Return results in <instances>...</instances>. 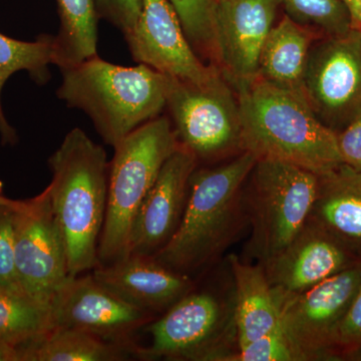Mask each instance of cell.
<instances>
[{
  "label": "cell",
  "mask_w": 361,
  "mask_h": 361,
  "mask_svg": "<svg viewBox=\"0 0 361 361\" xmlns=\"http://www.w3.org/2000/svg\"><path fill=\"white\" fill-rule=\"evenodd\" d=\"M0 361H20L18 348L0 342Z\"/></svg>",
  "instance_id": "cell-33"
},
{
  "label": "cell",
  "mask_w": 361,
  "mask_h": 361,
  "mask_svg": "<svg viewBox=\"0 0 361 361\" xmlns=\"http://www.w3.org/2000/svg\"><path fill=\"white\" fill-rule=\"evenodd\" d=\"M337 142L344 165L361 173V111L337 133Z\"/></svg>",
  "instance_id": "cell-31"
},
{
  "label": "cell",
  "mask_w": 361,
  "mask_h": 361,
  "mask_svg": "<svg viewBox=\"0 0 361 361\" xmlns=\"http://www.w3.org/2000/svg\"><path fill=\"white\" fill-rule=\"evenodd\" d=\"M47 186L65 239L71 276L99 266V245L108 204L110 163L103 147L82 129L66 134L49 160Z\"/></svg>",
  "instance_id": "cell-3"
},
{
  "label": "cell",
  "mask_w": 361,
  "mask_h": 361,
  "mask_svg": "<svg viewBox=\"0 0 361 361\" xmlns=\"http://www.w3.org/2000/svg\"><path fill=\"white\" fill-rule=\"evenodd\" d=\"M151 344L137 346L142 360L233 361L237 353L235 294L192 290L149 327Z\"/></svg>",
  "instance_id": "cell-7"
},
{
  "label": "cell",
  "mask_w": 361,
  "mask_h": 361,
  "mask_svg": "<svg viewBox=\"0 0 361 361\" xmlns=\"http://www.w3.org/2000/svg\"><path fill=\"white\" fill-rule=\"evenodd\" d=\"M92 274L126 303L152 314L166 312L195 288L191 277L169 269L153 257L135 254L97 266Z\"/></svg>",
  "instance_id": "cell-17"
},
{
  "label": "cell",
  "mask_w": 361,
  "mask_h": 361,
  "mask_svg": "<svg viewBox=\"0 0 361 361\" xmlns=\"http://www.w3.org/2000/svg\"><path fill=\"white\" fill-rule=\"evenodd\" d=\"M59 99L90 116L106 144L116 147L167 104L171 78L146 65H114L99 56L61 70Z\"/></svg>",
  "instance_id": "cell-4"
},
{
  "label": "cell",
  "mask_w": 361,
  "mask_h": 361,
  "mask_svg": "<svg viewBox=\"0 0 361 361\" xmlns=\"http://www.w3.org/2000/svg\"><path fill=\"white\" fill-rule=\"evenodd\" d=\"M61 26L54 37V65L61 70L97 56L96 0H58Z\"/></svg>",
  "instance_id": "cell-22"
},
{
  "label": "cell",
  "mask_w": 361,
  "mask_h": 361,
  "mask_svg": "<svg viewBox=\"0 0 361 361\" xmlns=\"http://www.w3.org/2000/svg\"><path fill=\"white\" fill-rule=\"evenodd\" d=\"M243 151L318 176L344 165L337 134L316 116L302 90L258 77L236 87Z\"/></svg>",
  "instance_id": "cell-1"
},
{
  "label": "cell",
  "mask_w": 361,
  "mask_h": 361,
  "mask_svg": "<svg viewBox=\"0 0 361 361\" xmlns=\"http://www.w3.org/2000/svg\"><path fill=\"white\" fill-rule=\"evenodd\" d=\"M51 311L54 329H80L121 343H134L130 337L154 315L126 303L92 274L68 278L54 296Z\"/></svg>",
  "instance_id": "cell-13"
},
{
  "label": "cell",
  "mask_w": 361,
  "mask_h": 361,
  "mask_svg": "<svg viewBox=\"0 0 361 361\" xmlns=\"http://www.w3.org/2000/svg\"><path fill=\"white\" fill-rule=\"evenodd\" d=\"M235 294L237 349L249 342L282 331L276 293L261 264L236 255L228 257Z\"/></svg>",
  "instance_id": "cell-18"
},
{
  "label": "cell",
  "mask_w": 361,
  "mask_h": 361,
  "mask_svg": "<svg viewBox=\"0 0 361 361\" xmlns=\"http://www.w3.org/2000/svg\"><path fill=\"white\" fill-rule=\"evenodd\" d=\"M0 129H1L2 133H4L6 137H8V135L11 134V130L9 129L8 123H6L4 113H2L1 103H0Z\"/></svg>",
  "instance_id": "cell-34"
},
{
  "label": "cell",
  "mask_w": 361,
  "mask_h": 361,
  "mask_svg": "<svg viewBox=\"0 0 361 361\" xmlns=\"http://www.w3.org/2000/svg\"><path fill=\"white\" fill-rule=\"evenodd\" d=\"M261 265L275 290L297 294L355 264L341 240L308 220L283 251Z\"/></svg>",
  "instance_id": "cell-16"
},
{
  "label": "cell",
  "mask_w": 361,
  "mask_h": 361,
  "mask_svg": "<svg viewBox=\"0 0 361 361\" xmlns=\"http://www.w3.org/2000/svg\"><path fill=\"white\" fill-rule=\"evenodd\" d=\"M14 252L21 290L35 302L51 307L71 275L65 239L47 188L16 207Z\"/></svg>",
  "instance_id": "cell-10"
},
{
  "label": "cell",
  "mask_w": 361,
  "mask_h": 361,
  "mask_svg": "<svg viewBox=\"0 0 361 361\" xmlns=\"http://www.w3.org/2000/svg\"><path fill=\"white\" fill-rule=\"evenodd\" d=\"M287 16L298 25L322 30L327 37L353 30L350 14L342 0H280Z\"/></svg>",
  "instance_id": "cell-25"
},
{
  "label": "cell",
  "mask_w": 361,
  "mask_h": 361,
  "mask_svg": "<svg viewBox=\"0 0 361 361\" xmlns=\"http://www.w3.org/2000/svg\"><path fill=\"white\" fill-rule=\"evenodd\" d=\"M52 329L51 307L0 288V342L18 348Z\"/></svg>",
  "instance_id": "cell-23"
},
{
  "label": "cell",
  "mask_w": 361,
  "mask_h": 361,
  "mask_svg": "<svg viewBox=\"0 0 361 361\" xmlns=\"http://www.w3.org/2000/svg\"><path fill=\"white\" fill-rule=\"evenodd\" d=\"M310 220L341 242L361 241V173L342 165L319 176Z\"/></svg>",
  "instance_id": "cell-19"
},
{
  "label": "cell",
  "mask_w": 361,
  "mask_h": 361,
  "mask_svg": "<svg viewBox=\"0 0 361 361\" xmlns=\"http://www.w3.org/2000/svg\"><path fill=\"white\" fill-rule=\"evenodd\" d=\"M337 353H361V283L334 334L331 356Z\"/></svg>",
  "instance_id": "cell-29"
},
{
  "label": "cell",
  "mask_w": 361,
  "mask_h": 361,
  "mask_svg": "<svg viewBox=\"0 0 361 361\" xmlns=\"http://www.w3.org/2000/svg\"><path fill=\"white\" fill-rule=\"evenodd\" d=\"M361 283V265L332 275L307 290L284 294L275 290L281 330L297 361L331 356L334 334Z\"/></svg>",
  "instance_id": "cell-9"
},
{
  "label": "cell",
  "mask_w": 361,
  "mask_h": 361,
  "mask_svg": "<svg viewBox=\"0 0 361 361\" xmlns=\"http://www.w3.org/2000/svg\"><path fill=\"white\" fill-rule=\"evenodd\" d=\"M314 32L289 16L273 25L266 37L259 61L258 77L273 84L302 90L308 54Z\"/></svg>",
  "instance_id": "cell-20"
},
{
  "label": "cell",
  "mask_w": 361,
  "mask_h": 361,
  "mask_svg": "<svg viewBox=\"0 0 361 361\" xmlns=\"http://www.w3.org/2000/svg\"><path fill=\"white\" fill-rule=\"evenodd\" d=\"M166 108L178 141L198 161L243 152L238 99L221 73L206 84L171 78Z\"/></svg>",
  "instance_id": "cell-8"
},
{
  "label": "cell",
  "mask_w": 361,
  "mask_h": 361,
  "mask_svg": "<svg viewBox=\"0 0 361 361\" xmlns=\"http://www.w3.org/2000/svg\"><path fill=\"white\" fill-rule=\"evenodd\" d=\"M179 16L188 40L198 56H215L217 0H169Z\"/></svg>",
  "instance_id": "cell-26"
},
{
  "label": "cell",
  "mask_w": 361,
  "mask_h": 361,
  "mask_svg": "<svg viewBox=\"0 0 361 361\" xmlns=\"http://www.w3.org/2000/svg\"><path fill=\"white\" fill-rule=\"evenodd\" d=\"M137 348L80 329L54 327L18 348L20 361H122L135 356Z\"/></svg>",
  "instance_id": "cell-21"
},
{
  "label": "cell",
  "mask_w": 361,
  "mask_h": 361,
  "mask_svg": "<svg viewBox=\"0 0 361 361\" xmlns=\"http://www.w3.org/2000/svg\"><path fill=\"white\" fill-rule=\"evenodd\" d=\"M99 18L110 21L123 37L134 28L140 13L141 0H96Z\"/></svg>",
  "instance_id": "cell-30"
},
{
  "label": "cell",
  "mask_w": 361,
  "mask_h": 361,
  "mask_svg": "<svg viewBox=\"0 0 361 361\" xmlns=\"http://www.w3.org/2000/svg\"><path fill=\"white\" fill-rule=\"evenodd\" d=\"M20 203L0 205V288L26 296L18 282L14 252V213Z\"/></svg>",
  "instance_id": "cell-27"
},
{
  "label": "cell",
  "mask_w": 361,
  "mask_h": 361,
  "mask_svg": "<svg viewBox=\"0 0 361 361\" xmlns=\"http://www.w3.org/2000/svg\"><path fill=\"white\" fill-rule=\"evenodd\" d=\"M302 90L316 116L337 134L361 111V32L313 42Z\"/></svg>",
  "instance_id": "cell-11"
},
{
  "label": "cell",
  "mask_w": 361,
  "mask_h": 361,
  "mask_svg": "<svg viewBox=\"0 0 361 361\" xmlns=\"http://www.w3.org/2000/svg\"><path fill=\"white\" fill-rule=\"evenodd\" d=\"M179 146L170 118L160 116L114 147L99 265L111 264L129 255L130 230L137 211L164 164Z\"/></svg>",
  "instance_id": "cell-5"
},
{
  "label": "cell",
  "mask_w": 361,
  "mask_h": 361,
  "mask_svg": "<svg viewBox=\"0 0 361 361\" xmlns=\"http://www.w3.org/2000/svg\"><path fill=\"white\" fill-rule=\"evenodd\" d=\"M256 161L243 151L218 167L197 168L179 228L153 258L190 277L217 260L248 221L245 185Z\"/></svg>",
  "instance_id": "cell-2"
},
{
  "label": "cell",
  "mask_w": 361,
  "mask_h": 361,
  "mask_svg": "<svg viewBox=\"0 0 361 361\" xmlns=\"http://www.w3.org/2000/svg\"><path fill=\"white\" fill-rule=\"evenodd\" d=\"M279 6L280 0H217L216 58L235 87L258 78L261 51Z\"/></svg>",
  "instance_id": "cell-15"
},
{
  "label": "cell",
  "mask_w": 361,
  "mask_h": 361,
  "mask_svg": "<svg viewBox=\"0 0 361 361\" xmlns=\"http://www.w3.org/2000/svg\"><path fill=\"white\" fill-rule=\"evenodd\" d=\"M319 176L287 161L259 159L245 188L251 225L248 253L264 264L284 250L310 220Z\"/></svg>",
  "instance_id": "cell-6"
},
{
  "label": "cell",
  "mask_w": 361,
  "mask_h": 361,
  "mask_svg": "<svg viewBox=\"0 0 361 361\" xmlns=\"http://www.w3.org/2000/svg\"><path fill=\"white\" fill-rule=\"evenodd\" d=\"M16 200L13 199L6 198L4 195L0 194V205H4V204H13L16 203Z\"/></svg>",
  "instance_id": "cell-35"
},
{
  "label": "cell",
  "mask_w": 361,
  "mask_h": 361,
  "mask_svg": "<svg viewBox=\"0 0 361 361\" xmlns=\"http://www.w3.org/2000/svg\"><path fill=\"white\" fill-rule=\"evenodd\" d=\"M233 361H297L283 332H275L237 349Z\"/></svg>",
  "instance_id": "cell-28"
},
{
  "label": "cell",
  "mask_w": 361,
  "mask_h": 361,
  "mask_svg": "<svg viewBox=\"0 0 361 361\" xmlns=\"http://www.w3.org/2000/svg\"><path fill=\"white\" fill-rule=\"evenodd\" d=\"M49 65H54L51 35H40L35 42H21L0 32V97L8 78L18 71H27L39 84L47 82Z\"/></svg>",
  "instance_id": "cell-24"
},
{
  "label": "cell",
  "mask_w": 361,
  "mask_h": 361,
  "mask_svg": "<svg viewBox=\"0 0 361 361\" xmlns=\"http://www.w3.org/2000/svg\"><path fill=\"white\" fill-rule=\"evenodd\" d=\"M198 159L180 144L164 164L137 211L130 235V254L154 257L174 236L185 208Z\"/></svg>",
  "instance_id": "cell-14"
},
{
  "label": "cell",
  "mask_w": 361,
  "mask_h": 361,
  "mask_svg": "<svg viewBox=\"0 0 361 361\" xmlns=\"http://www.w3.org/2000/svg\"><path fill=\"white\" fill-rule=\"evenodd\" d=\"M350 14L353 30L361 32V0H342Z\"/></svg>",
  "instance_id": "cell-32"
},
{
  "label": "cell",
  "mask_w": 361,
  "mask_h": 361,
  "mask_svg": "<svg viewBox=\"0 0 361 361\" xmlns=\"http://www.w3.org/2000/svg\"><path fill=\"white\" fill-rule=\"evenodd\" d=\"M133 59L168 77L206 84L220 75L203 63L169 0H141V13L125 35Z\"/></svg>",
  "instance_id": "cell-12"
}]
</instances>
